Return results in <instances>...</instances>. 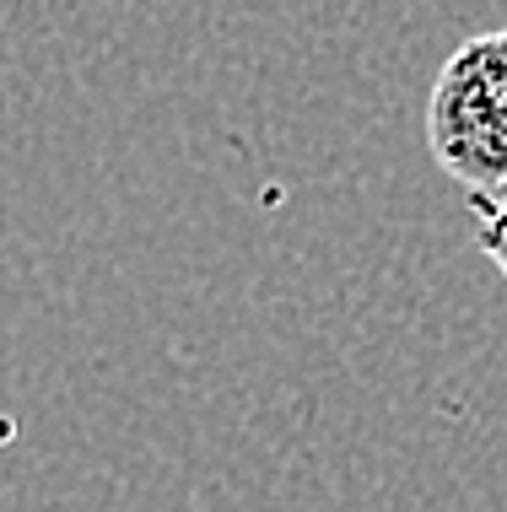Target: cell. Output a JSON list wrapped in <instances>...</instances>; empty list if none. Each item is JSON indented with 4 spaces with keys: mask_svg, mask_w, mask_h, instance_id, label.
<instances>
[{
    "mask_svg": "<svg viewBox=\"0 0 507 512\" xmlns=\"http://www.w3.org/2000/svg\"><path fill=\"white\" fill-rule=\"evenodd\" d=\"M475 243L507 281V189L497 200H475Z\"/></svg>",
    "mask_w": 507,
    "mask_h": 512,
    "instance_id": "2",
    "label": "cell"
},
{
    "mask_svg": "<svg viewBox=\"0 0 507 512\" xmlns=\"http://www.w3.org/2000/svg\"><path fill=\"white\" fill-rule=\"evenodd\" d=\"M427 146L437 168L475 200H497L507 189V27L448 54L432 81Z\"/></svg>",
    "mask_w": 507,
    "mask_h": 512,
    "instance_id": "1",
    "label": "cell"
}]
</instances>
